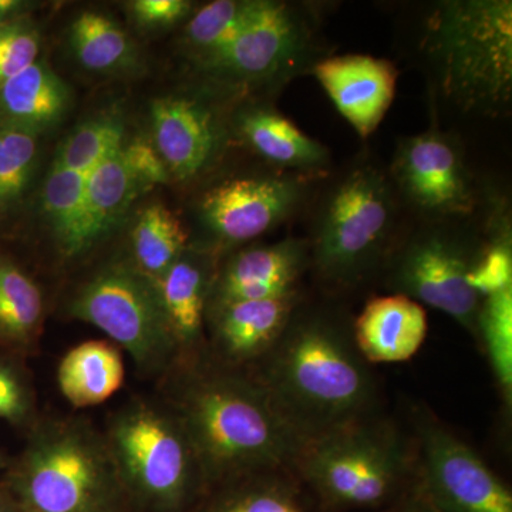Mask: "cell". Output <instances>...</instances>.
Here are the masks:
<instances>
[{"label":"cell","mask_w":512,"mask_h":512,"mask_svg":"<svg viewBox=\"0 0 512 512\" xmlns=\"http://www.w3.org/2000/svg\"><path fill=\"white\" fill-rule=\"evenodd\" d=\"M167 396L187 430L205 485L232 483L296 460L309 439L261 383L231 367H175Z\"/></svg>","instance_id":"6da1fadb"},{"label":"cell","mask_w":512,"mask_h":512,"mask_svg":"<svg viewBox=\"0 0 512 512\" xmlns=\"http://www.w3.org/2000/svg\"><path fill=\"white\" fill-rule=\"evenodd\" d=\"M19 512H131L103 431L80 417L37 421L9 476Z\"/></svg>","instance_id":"7a4b0ae2"},{"label":"cell","mask_w":512,"mask_h":512,"mask_svg":"<svg viewBox=\"0 0 512 512\" xmlns=\"http://www.w3.org/2000/svg\"><path fill=\"white\" fill-rule=\"evenodd\" d=\"M272 350L261 384L309 440L348 426L369 399L365 367L325 319L288 326Z\"/></svg>","instance_id":"3957f363"},{"label":"cell","mask_w":512,"mask_h":512,"mask_svg":"<svg viewBox=\"0 0 512 512\" xmlns=\"http://www.w3.org/2000/svg\"><path fill=\"white\" fill-rule=\"evenodd\" d=\"M423 40L448 100L464 111L490 116L510 106V0L440 2L427 20Z\"/></svg>","instance_id":"277c9868"},{"label":"cell","mask_w":512,"mask_h":512,"mask_svg":"<svg viewBox=\"0 0 512 512\" xmlns=\"http://www.w3.org/2000/svg\"><path fill=\"white\" fill-rule=\"evenodd\" d=\"M103 433L133 510L185 512L207 487L187 430L164 399L133 397Z\"/></svg>","instance_id":"5b68a950"},{"label":"cell","mask_w":512,"mask_h":512,"mask_svg":"<svg viewBox=\"0 0 512 512\" xmlns=\"http://www.w3.org/2000/svg\"><path fill=\"white\" fill-rule=\"evenodd\" d=\"M399 208L389 173L370 161L338 175L320 195L306 239L309 262L323 281H360L393 241Z\"/></svg>","instance_id":"8992f818"},{"label":"cell","mask_w":512,"mask_h":512,"mask_svg":"<svg viewBox=\"0 0 512 512\" xmlns=\"http://www.w3.org/2000/svg\"><path fill=\"white\" fill-rule=\"evenodd\" d=\"M67 313L126 350L143 375L167 376L174 369V346L156 285L130 259L101 266L77 286Z\"/></svg>","instance_id":"52a82bcc"},{"label":"cell","mask_w":512,"mask_h":512,"mask_svg":"<svg viewBox=\"0 0 512 512\" xmlns=\"http://www.w3.org/2000/svg\"><path fill=\"white\" fill-rule=\"evenodd\" d=\"M464 221L423 222L390 262L393 293L446 313L477 336L481 299L467 284L481 242Z\"/></svg>","instance_id":"ba28073f"},{"label":"cell","mask_w":512,"mask_h":512,"mask_svg":"<svg viewBox=\"0 0 512 512\" xmlns=\"http://www.w3.org/2000/svg\"><path fill=\"white\" fill-rule=\"evenodd\" d=\"M298 458L312 487L339 507L383 503L403 474L402 453L392 439L348 426L313 437Z\"/></svg>","instance_id":"9c48e42d"},{"label":"cell","mask_w":512,"mask_h":512,"mask_svg":"<svg viewBox=\"0 0 512 512\" xmlns=\"http://www.w3.org/2000/svg\"><path fill=\"white\" fill-rule=\"evenodd\" d=\"M389 177L400 204L423 222L466 221L480 205L461 144L434 126L400 141Z\"/></svg>","instance_id":"30bf717a"},{"label":"cell","mask_w":512,"mask_h":512,"mask_svg":"<svg viewBox=\"0 0 512 512\" xmlns=\"http://www.w3.org/2000/svg\"><path fill=\"white\" fill-rule=\"evenodd\" d=\"M313 30L298 6L254 0L247 20L202 72L232 86H262L289 79L311 49Z\"/></svg>","instance_id":"8fae6325"},{"label":"cell","mask_w":512,"mask_h":512,"mask_svg":"<svg viewBox=\"0 0 512 512\" xmlns=\"http://www.w3.org/2000/svg\"><path fill=\"white\" fill-rule=\"evenodd\" d=\"M312 178L272 171L241 175L215 184L202 194L198 217L211 239L208 251L220 254L261 237L301 208Z\"/></svg>","instance_id":"7c38bea8"},{"label":"cell","mask_w":512,"mask_h":512,"mask_svg":"<svg viewBox=\"0 0 512 512\" xmlns=\"http://www.w3.org/2000/svg\"><path fill=\"white\" fill-rule=\"evenodd\" d=\"M424 485L434 512H512V495L466 443L436 423L420 427Z\"/></svg>","instance_id":"4fadbf2b"},{"label":"cell","mask_w":512,"mask_h":512,"mask_svg":"<svg viewBox=\"0 0 512 512\" xmlns=\"http://www.w3.org/2000/svg\"><path fill=\"white\" fill-rule=\"evenodd\" d=\"M153 144L171 178L185 181L210 170L220 156L225 127L211 104L192 96H167L150 109Z\"/></svg>","instance_id":"5bb4252c"},{"label":"cell","mask_w":512,"mask_h":512,"mask_svg":"<svg viewBox=\"0 0 512 512\" xmlns=\"http://www.w3.org/2000/svg\"><path fill=\"white\" fill-rule=\"evenodd\" d=\"M217 256L208 249L188 247L163 276L153 281L174 346V369L201 360Z\"/></svg>","instance_id":"9a60e30c"},{"label":"cell","mask_w":512,"mask_h":512,"mask_svg":"<svg viewBox=\"0 0 512 512\" xmlns=\"http://www.w3.org/2000/svg\"><path fill=\"white\" fill-rule=\"evenodd\" d=\"M308 264L306 239L286 238L275 244L239 249L217 268L208 309L295 293Z\"/></svg>","instance_id":"2e32d148"},{"label":"cell","mask_w":512,"mask_h":512,"mask_svg":"<svg viewBox=\"0 0 512 512\" xmlns=\"http://www.w3.org/2000/svg\"><path fill=\"white\" fill-rule=\"evenodd\" d=\"M313 74L339 113L362 138L375 133L396 94V66L367 55L326 57L313 64Z\"/></svg>","instance_id":"e0dca14e"},{"label":"cell","mask_w":512,"mask_h":512,"mask_svg":"<svg viewBox=\"0 0 512 512\" xmlns=\"http://www.w3.org/2000/svg\"><path fill=\"white\" fill-rule=\"evenodd\" d=\"M296 302L295 292L208 309L207 326L222 365L234 369L268 355L291 323Z\"/></svg>","instance_id":"ac0fdd59"},{"label":"cell","mask_w":512,"mask_h":512,"mask_svg":"<svg viewBox=\"0 0 512 512\" xmlns=\"http://www.w3.org/2000/svg\"><path fill=\"white\" fill-rule=\"evenodd\" d=\"M234 124L241 140L275 170L312 178L329 167L328 148L306 136L274 107H245Z\"/></svg>","instance_id":"d6986e66"},{"label":"cell","mask_w":512,"mask_h":512,"mask_svg":"<svg viewBox=\"0 0 512 512\" xmlns=\"http://www.w3.org/2000/svg\"><path fill=\"white\" fill-rule=\"evenodd\" d=\"M429 322L423 305L402 293L366 303L355 323L360 355L372 363L406 362L426 340Z\"/></svg>","instance_id":"ffe728a7"},{"label":"cell","mask_w":512,"mask_h":512,"mask_svg":"<svg viewBox=\"0 0 512 512\" xmlns=\"http://www.w3.org/2000/svg\"><path fill=\"white\" fill-rule=\"evenodd\" d=\"M69 86L47 64L35 62L0 89V128L39 136L66 116Z\"/></svg>","instance_id":"44dd1931"},{"label":"cell","mask_w":512,"mask_h":512,"mask_svg":"<svg viewBox=\"0 0 512 512\" xmlns=\"http://www.w3.org/2000/svg\"><path fill=\"white\" fill-rule=\"evenodd\" d=\"M126 376L123 353L110 340H87L73 346L57 367V384L76 409L99 406L119 392Z\"/></svg>","instance_id":"7402d4cb"},{"label":"cell","mask_w":512,"mask_h":512,"mask_svg":"<svg viewBox=\"0 0 512 512\" xmlns=\"http://www.w3.org/2000/svg\"><path fill=\"white\" fill-rule=\"evenodd\" d=\"M144 192L128 168L121 148L94 168L87 178L83 255L109 237Z\"/></svg>","instance_id":"603a6c76"},{"label":"cell","mask_w":512,"mask_h":512,"mask_svg":"<svg viewBox=\"0 0 512 512\" xmlns=\"http://www.w3.org/2000/svg\"><path fill=\"white\" fill-rule=\"evenodd\" d=\"M89 174L52 164L42 188V211L57 251L67 261L83 258L86 188Z\"/></svg>","instance_id":"cb8c5ba5"},{"label":"cell","mask_w":512,"mask_h":512,"mask_svg":"<svg viewBox=\"0 0 512 512\" xmlns=\"http://www.w3.org/2000/svg\"><path fill=\"white\" fill-rule=\"evenodd\" d=\"M188 234L173 211L150 204L138 214L131 229L130 262L151 281H157L184 254Z\"/></svg>","instance_id":"d4e9b609"},{"label":"cell","mask_w":512,"mask_h":512,"mask_svg":"<svg viewBox=\"0 0 512 512\" xmlns=\"http://www.w3.org/2000/svg\"><path fill=\"white\" fill-rule=\"evenodd\" d=\"M69 43L77 62L90 72L119 73L136 62L131 37L103 13H80L70 26Z\"/></svg>","instance_id":"484cf974"},{"label":"cell","mask_w":512,"mask_h":512,"mask_svg":"<svg viewBox=\"0 0 512 512\" xmlns=\"http://www.w3.org/2000/svg\"><path fill=\"white\" fill-rule=\"evenodd\" d=\"M43 318L45 301L35 279L0 256V339L28 346L39 336Z\"/></svg>","instance_id":"4316f807"},{"label":"cell","mask_w":512,"mask_h":512,"mask_svg":"<svg viewBox=\"0 0 512 512\" xmlns=\"http://www.w3.org/2000/svg\"><path fill=\"white\" fill-rule=\"evenodd\" d=\"M126 143V123L117 110L104 111L79 124L64 138L53 163L90 174Z\"/></svg>","instance_id":"83f0119b"},{"label":"cell","mask_w":512,"mask_h":512,"mask_svg":"<svg viewBox=\"0 0 512 512\" xmlns=\"http://www.w3.org/2000/svg\"><path fill=\"white\" fill-rule=\"evenodd\" d=\"M254 0H215L198 9L184 30L185 46L197 64L217 55L244 25Z\"/></svg>","instance_id":"f1b7e54d"},{"label":"cell","mask_w":512,"mask_h":512,"mask_svg":"<svg viewBox=\"0 0 512 512\" xmlns=\"http://www.w3.org/2000/svg\"><path fill=\"white\" fill-rule=\"evenodd\" d=\"M487 227V239L481 242L480 251L470 272L467 284L480 296H487L512 288V247L510 215L504 205L495 208Z\"/></svg>","instance_id":"f546056e"},{"label":"cell","mask_w":512,"mask_h":512,"mask_svg":"<svg viewBox=\"0 0 512 512\" xmlns=\"http://www.w3.org/2000/svg\"><path fill=\"white\" fill-rule=\"evenodd\" d=\"M477 336L485 350L497 382L508 403L512 397V288L494 293L481 301Z\"/></svg>","instance_id":"4dcf8cb0"},{"label":"cell","mask_w":512,"mask_h":512,"mask_svg":"<svg viewBox=\"0 0 512 512\" xmlns=\"http://www.w3.org/2000/svg\"><path fill=\"white\" fill-rule=\"evenodd\" d=\"M37 151V136L0 128V210L18 204L28 191Z\"/></svg>","instance_id":"1f68e13d"},{"label":"cell","mask_w":512,"mask_h":512,"mask_svg":"<svg viewBox=\"0 0 512 512\" xmlns=\"http://www.w3.org/2000/svg\"><path fill=\"white\" fill-rule=\"evenodd\" d=\"M256 477L220 485L205 512H301L285 491Z\"/></svg>","instance_id":"d6a6232c"},{"label":"cell","mask_w":512,"mask_h":512,"mask_svg":"<svg viewBox=\"0 0 512 512\" xmlns=\"http://www.w3.org/2000/svg\"><path fill=\"white\" fill-rule=\"evenodd\" d=\"M39 52V30L29 19L20 18L0 25V89L37 62Z\"/></svg>","instance_id":"836d02e7"},{"label":"cell","mask_w":512,"mask_h":512,"mask_svg":"<svg viewBox=\"0 0 512 512\" xmlns=\"http://www.w3.org/2000/svg\"><path fill=\"white\" fill-rule=\"evenodd\" d=\"M35 416V396L16 367L0 362V419L29 423Z\"/></svg>","instance_id":"e575fe53"},{"label":"cell","mask_w":512,"mask_h":512,"mask_svg":"<svg viewBox=\"0 0 512 512\" xmlns=\"http://www.w3.org/2000/svg\"><path fill=\"white\" fill-rule=\"evenodd\" d=\"M121 153L144 190H151L156 185L168 184L173 180L153 141L141 137L126 140L121 147Z\"/></svg>","instance_id":"d590c367"},{"label":"cell","mask_w":512,"mask_h":512,"mask_svg":"<svg viewBox=\"0 0 512 512\" xmlns=\"http://www.w3.org/2000/svg\"><path fill=\"white\" fill-rule=\"evenodd\" d=\"M187 0H136L130 3L134 19L147 28H167L190 15Z\"/></svg>","instance_id":"8d00e7d4"},{"label":"cell","mask_w":512,"mask_h":512,"mask_svg":"<svg viewBox=\"0 0 512 512\" xmlns=\"http://www.w3.org/2000/svg\"><path fill=\"white\" fill-rule=\"evenodd\" d=\"M32 8L33 3L23 2V0H0V25L26 18V12Z\"/></svg>","instance_id":"74e56055"},{"label":"cell","mask_w":512,"mask_h":512,"mask_svg":"<svg viewBox=\"0 0 512 512\" xmlns=\"http://www.w3.org/2000/svg\"><path fill=\"white\" fill-rule=\"evenodd\" d=\"M0 512H19L12 498L0 497Z\"/></svg>","instance_id":"f35d334b"},{"label":"cell","mask_w":512,"mask_h":512,"mask_svg":"<svg viewBox=\"0 0 512 512\" xmlns=\"http://www.w3.org/2000/svg\"><path fill=\"white\" fill-rule=\"evenodd\" d=\"M2 464H5V460H3L2 454H0V466H2Z\"/></svg>","instance_id":"ab89813d"},{"label":"cell","mask_w":512,"mask_h":512,"mask_svg":"<svg viewBox=\"0 0 512 512\" xmlns=\"http://www.w3.org/2000/svg\"><path fill=\"white\" fill-rule=\"evenodd\" d=\"M393 512V511H392ZM394 512H419V511H414V510H406V511H394Z\"/></svg>","instance_id":"60d3db41"}]
</instances>
